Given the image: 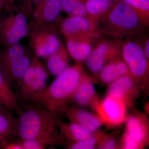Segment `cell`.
I'll list each match as a JSON object with an SVG mask.
<instances>
[{
	"label": "cell",
	"instance_id": "cell-1",
	"mask_svg": "<svg viewBox=\"0 0 149 149\" xmlns=\"http://www.w3.org/2000/svg\"><path fill=\"white\" fill-rule=\"evenodd\" d=\"M85 75L83 68L77 63L68 67L42 91L24 97L56 117L58 113L66 109L67 104L73 99L75 91Z\"/></svg>",
	"mask_w": 149,
	"mask_h": 149
},
{
	"label": "cell",
	"instance_id": "cell-2",
	"mask_svg": "<svg viewBox=\"0 0 149 149\" xmlns=\"http://www.w3.org/2000/svg\"><path fill=\"white\" fill-rule=\"evenodd\" d=\"M19 111L17 135L20 139H33L47 146L64 143L57 118L47 110L36 105Z\"/></svg>",
	"mask_w": 149,
	"mask_h": 149
},
{
	"label": "cell",
	"instance_id": "cell-3",
	"mask_svg": "<svg viewBox=\"0 0 149 149\" xmlns=\"http://www.w3.org/2000/svg\"><path fill=\"white\" fill-rule=\"evenodd\" d=\"M148 26L133 9L120 0L98 22L97 29L101 36L121 40L141 35Z\"/></svg>",
	"mask_w": 149,
	"mask_h": 149
},
{
	"label": "cell",
	"instance_id": "cell-4",
	"mask_svg": "<svg viewBox=\"0 0 149 149\" xmlns=\"http://www.w3.org/2000/svg\"><path fill=\"white\" fill-rule=\"evenodd\" d=\"M31 10L18 4L7 12L0 23V45L2 47L20 43L28 37L30 27Z\"/></svg>",
	"mask_w": 149,
	"mask_h": 149
},
{
	"label": "cell",
	"instance_id": "cell-5",
	"mask_svg": "<svg viewBox=\"0 0 149 149\" xmlns=\"http://www.w3.org/2000/svg\"><path fill=\"white\" fill-rule=\"evenodd\" d=\"M32 60L20 43L0 49V68L10 83L19 84Z\"/></svg>",
	"mask_w": 149,
	"mask_h": 149
},
{
	"label": "cell",
	"instance_id": "cell-6",
	"mask_svg": "<svg viewBox=\"0 0 149 149\" xmlns=\"http://www.w3.org/2000/svg\"><path fill=\"white\" fill-rule=\"evenodd\" d=\"M27 37L30 47L38 58H47L63 45L56 27H38L30 24Z\"/></svg>",
	"mask_w": 149,
	"mask_h": 149
},
{
	"label": "cell",
	"instance_id": "cell-7",
	"mask_svg": "<svg viewBox=\"0 0 149 149\" xmlns=\"http://www.w3.org/2000/svg\"><path fill=\"white\" fill-rule=\"evenodd\" d=\"M120 56L134 80H141L147 76L149 59L144 54L141 42L131 39L123 42Z\"/></svg>",
	"mask_w": 149,
	"mask_h": 149
},
{
	"label": "cell",
	"instance_id": "cell-8",
	"mask_svg": "<svg viewBox=\"0 0 149 149\" xmlns=\"http://www.w3.org/2000/svg\"><path fill=\"white\" fill-rule=\"evenodd\" d=\"M122 42L121 40L100 38L85 61L89 70L98 74L108 63L121 57Z\"/></svg>",
	"mask_w": 149,
	"mask_h": 149
},
{
	"label": "cell",
	"instance_id": "cell-9",
	"mask_svg": "<svg viewBox=\"0 0 149 149\" xmlns=\"http://www.w3.org/2000/svg\"><path fill=\"white\" fill-rule=\"evenodd\" d=\"M61 0H41L33 6L30 24L38 27H57L61 20Z\"/></svg>",
	"mask_w": 149,
	"mask_h": 149
},
{
	"label": "cell",
	"instance_id": "cell-10",
	"mask_svg": "<svg viewBox=\"0 0 149 149\" xmlns=\"http://www.w3.org/2000/svg\"><path fill=\"white\" fill-rule=\"evenodd\" d=\"M98 32L65 38L70 56L77 63L86 61L93 47L101 37Z\"/></svg>",
	"mask_w": 149,
	"mask_h": 149
},
{
	"label": "cell",
	"instance_id": "cell-11",
	"mask_svg": "<svg viewBox=\"0 0 149 149\" xmlns=\"http://www.w3.org/2000/svg\"><path fill=\"white\" fill-rule=\"evenodd\" d=\"M97 109L102 121L108 125H118L125 119V103L111 96L108 95L97 105Z\"/></svg>",
	"mask_w": 149,
	"mask_h": 149
},
{
	"label": "cell",
	"instance_id": "cell-12",
	"mask_svg": "<svg viewBox=\"0 0 149 149\" xmlns=\"http://www.w3.org/2000/svg\"><path fill=\"white\" fill-rule=\"evenodd\" d=\"M59 24L60 31L64 38L97 32L96 24L85 16L68 15L61 19Z\"/></svg>",
	"mask_w": 149,
	"mask_h": 149
},
{
	"label": "cell",
	"instance_id": "cell-13",
	"mask_svg": "<svg viewBox=\"0 0 149 149\" xmlns=\"http://www.w3.org/2000/svg\"><path fill=\"white\" fill-rule=\"evenodd\" d=\"M64 112L71 122L80 124L92 133L98 130L102 125L99 116L85 110L67 107Z\"/></svg>",
	"mask_w": 149,
	"mask_h": 149
},
{
	"label": "cell",
	"instance_id": "cell-14",
	"mask_svg": "<svg viewBox=\"0 0 149 149\" xmlns=\"http://www.w3.org/2000/svg\"><path fill=\"white\" fill-rule=\"evenodd\" d=\"M134 79L130 74L118 77L110 84L108 89V95L124 102L134 91Z\"/></svg>",
	"mask_w": 149,
	"mask_h": 149
},
{
	"label": "cell",
	"instance_id": "cell-15",
	"mask_svg": "<svg viewBox=\"0 0 149 149\" xmlns=\"http://www.w3.org/2000/svg\"><path fill=\"white\" fill-rule=\"evenodd\" d=\"M120 57L108 63L98 73L104 83L110 84L118 77L130 74L128 66Z\"/></svg>",
	"mask_w": 149,
	"mask_h": 149
},
{
	"label": "cell",
	"instance_id": "cell-16",
	"mask_svg": "<svg viewBox=\"0 0 149 149\" xmlns=\"http://www.w3.org/2000/svg\"><path fill=\"white\" fill-rule=\"evenodd\" d=\"M115 3L104 0H85L86 17L97 26Z\"/></svg>",
	"mask_w": 149,
	"mask_h": 149
},
{
	"label": "cell",
	"instance_id": "cell-17",
	"mask_svg": "<svg viewBox=\"0 0 149 149\" xmlns=\"http://www.w3.org/2000/svg\"><path fill=\"white\" fill-rule=\"evenodd\" d=\"M5 108L0 112V149L2 144L17 135V118Z\"/></svg>",
	"mask_w": 149,
	"mask_h": 149
},
{
	"label": "cell",
	"instance_id": "cell-18",
	"mask_svg": "<svg viewBox=\"0 0 149 149\" xmlns=\"http://www.w3.org/2000/svg\"><path fill=\"white\" fill-rule=\"evenodd\" d=\"M69 54L64 45L55 53L47 58V67L51 74L58 76L69 67Z\"/></svg>",
	"mask_w": 149,
	"mask_h": 149
},
{
	"label": "cell",
	"instance_id": "cell-19",
	"mask_svg": "<svg viewBox=\"0 0 149 149\" xmlns=\"http://www.w3.org/2000/svg\"><path fill=\"white\" fill-rule=\"evenodd\" d=\"M57 122L59 130L63 136L72 140L73 143L82 141L93 136V133L78 123L72 122L65 123L58 119Z\"/></svg>",
	"mask_w": 149,
	"mask_h": 149
},
{
	"label": "cell",
	"instance_id": "cell-20",
	"mask_svg": "<svg viewBox=\"0 0 149 149\" xmlns=\"http://www.w3.org/2000/svg\"><path fill=\"white\" fill-rule=\"evenodd\" d=\"M95 94V85L91 79L85 75L75 91L72 100L79 105L85 106L93 101Z\"/></svg>",
	"mask_w": 149,
	"mask_h": 149
},
{
	"label": "cell",
	"instance_id": "cell-21",
	"mask_svg": "<svg viewBox=\"0 0 149 149\" xmlns=\"http://www.w3.org/2000/svg\"><path fill=\"white\" fill-rule=\"evenodd\" d=\"M0 100L9 110H18L17 100L11 87V83L0 68Z\"/></svg>",
	"mask_w": 149,
	"mask_h": 149
},
{
	"label": "cell",
	"instance_id": "cell-22",
	"mask_svg": "<svg viewBox=\"0 0 149 149\" xmlns=\"http://www.w3.org/2000/svg\"><path fill=\"white\" fill-rule=\"evenodd\" d=\"M125 133L134 139L141 146L146 140V130L141 119L136 116H130L126 121Z\"/></svg>",
	"mask_w": 149,
	"mask_h": 149
},
{
	"label": "cell",
	"instance_id": "cell-23",
	"mask_svg": "<svg viewBox=\"0 0 149 149\" xmlns=\"http://www.w3.org/2000/svg\"><path fill=\"white\" fill-rule=\"evenodd\" d=\"M63 11L68 15L86 17L85 0H61Z\"/></svg>",
	"mask_w": 149,
	"mask_h": 149
},
{
	"label": "cell",
	"instance_id": "cell-24",
	"mask_svg": "<svg viewBox=\"0 0 149 149\" xmlns=\"http://www.w3.org/2000/svg\"><path fill=\"white\" fill-rule=\"evenodd\" d=\"M138 14L146 24H149V0H122Z\"/></svg>",
	"mask_w": 149,
	"mask_h": 149
},
{
	"label": "cell",
	"instance_id": "cell-25",
	"mask_svg": "<svg viewBox=\"0 0 149 149\" xmlns=\"http://www.w3.org/2000/svg\"><path fill=\"white\" fill-rule=\"evenodd\" d=\"M97 143L95 137L92 136L82 141L74 142L69 148L72 149H93L95 148Z\"/></svg>",
	"mask_w": 149,
	"mask_h": 149
},
{
	"label": "cell",
	"instance_id": "cell-26",
	"mask_svg": "<svg viewBox=\"0 0 149 149\" xmlns=\"http://www.w3.org/2000/svg\"><path fill=\"white\" fill-rule=\"evenodd\" d=\"M22 149H44L47 146L33 139H20L19 141Z\"/></svg>",
	"mask_w": 149,
	"mask_h": 149
},
{
	"label": "cell",
	"instance_id": "cell-27",
	"mask_svg": "<svg viewBox=\"0 0 149 149\" xmlns=\"http://www.w3.org/2000/svg\"><path fill=\"white\" fill-rule=\"evenodd\" d=\"M122 147L123 149H138L141 146V145L134 139L125 133L123 140Z\"/></svg>",
	"mask_w": 149,
	"mask_h": 149
},
{
	"label": "cell",
	"instance_id": "cell-28",
	"mask_svg": "<svg viewBox=\"0 0 149 149\" xmlns=\"http://www.w3.org/2000/svg\"><path fill=\"white\" fill-rule=\"evenodd\" d=\"M1 149H22V148L19 141H12L11 139L4 142L1 146Z\"/></svg>",
	"mask_w": 149,
	"mask_h": 149
},
{
	"label": "cell",
	"instance_id": "cell-29",
	"mask_svg": "<svg viewBox=\"0 0 149 149\" xmlns=\"http://www.w3.org/2000/svg\"><path fill=\"white\" fill-rule=\"evenodd\" d=\"M41 1V0H17L15 3L18 4L32 10L33 6Z\"/></svg>",
	"mask_w": 149,
	"mask_h": 149
},
{
	"label": "cell",
	"instance_id": "cell-30",
	"mask_svg": "<svg viewBox=\"0 0 149 149\" xmlns=\"http://www.w3.org/2000/svg\"><path fill=\"white\" fill-rule=\"evenodd\" d=\"M116 142L113 139H108L104 141L100 144V148L113 149L116 148Z\"/></svg>",
	"mask_w": 149,
	"mask_h": 149
},
{
	"label": "cell",
	"instance_id": "cell-31",
	"mask_svg": "<svg viewBox=\"0 0 149 149\" xmlns=\"http://www.w3.org/2000/svg\"><path fill=\"white\" fill-rule=\"evenodd\" d=\"M17 0H3V10L7 12L13 6Z\"/></svg>",
	"mask_w": 149,
	"mask_h": 149
},
{
	"label": "cell",
	"instance_id": "cell-32",
	"mask_svg": "<svg viewBox=\"0 0 149 149\" xmlns=\"http://www.w3.org/2000/svg\"><path fill=\"white\" fill-rule=\"evenodd\" d=\"M143 50L147 58L149 59V40L147 38L142 44Z\"/></svg>",
	"mask_w": 149,
	"mask_h": 149
},
{
	"label": "cell",
	"instance_id": "cell-33",
	"mask_svg": "<svg viewBox=\"0 0 149 149\" xmlns=\"http://www.w3.org/2000/svg\"><path fill=\"white\" fill-rule=\"evenodd\" d=\"M3 10V0H0V23H1V13L2 11Z\"/></svg>",
	"mask_w": 149,
	"mask_h": 149
},
{
	"label": "cell",
	"instance_id": "cell-34",
	"mask_svg": "<svg viewBox=\"0 0 149 149\" xmlns=\"http://www.w3.org/2000/svg\"><path fill=\"white\" fill-rule=\"evenodd\" d=\"M6 108L3 105L1 102L0 100V112L1 111L3 110L4 109H5ZM7 109V108H6Z\"/></svg>",
	"mask_w": 149,
	"mask_h": 149
},
{
	"label": "cell",
	"instance_id": "cell-35",
	"mask_svg": "<svg viewBox=\"0 0 149 149\" xmlns=\"http://www.w3.org/2000/svg\"><path fill=\"white\" fill-rule=\"evenodd\" d=\"M104 1H108L112 2H116L120 0H104Z\"/></svg>",
	"mask_w": 149,
	"mask_h": 149
}]
</instances>
